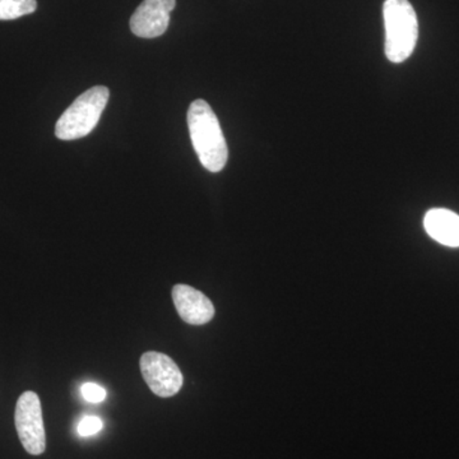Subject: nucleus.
<instances>
[{"mask_svg":"<svg viewBox=\"0 0 459 459\" xmlns=\"http://www.w3.org/2000/svg\"><path fill=\"white\" fill-rule=\"evenodd\" d=\"M186 120L202 166L211 172L221 171L228 164L229 150L212 108L204 100H195L190 104Z\"/></svg>","mask_w":459,"mask_h":459,"instance_id":"nucleus-1","label":"nucleus"},{"mask_svg":"<svg viewBox=\"0 0 459 459\" xmlns=\"http://www.w3.org/2000/svg\"><path fill=\"white\" fill-rule=\"evenodd\" d=\"M385 56L392 63L409 59L419 39V22L409 0H385Z\"/></svg>","mask_w":459,"mask_h":459,"instance_id":"nucleus-2","label":"nucleus"},{"mask_svg":"<svg viewBox=\"0 0 459 459\" xmlns=\"http://www.w3.org/2000/svg\"><path fill=\"white\" fill-rule=\"evenodd\" d=\"M110 91L105 86H95L75 99L56 126V135L62 141H74L86 137L98 126L102 111L107 108Z\"/></svg>","mask_w":459,"mask_h":459,"instance_id":"nucleus-3","label":"nucleus"},{"mask_svg":"<svg viewBox=\"0 0 459 459\" xmlns=\"http://www.w3.org/2000/svg\"><path fill=\"white\" fill-rule=\"evenodd\" d=\"M14 422L18 437L27 453L40 455L47 449L41 402L35 392L27 391L17 401Z\"/></svg>","mask_w":459,"mask_h":459,"instance_id":"nucleus-4","label":"nucleus"},{"mask_svg":"<svg viewBox=\"0 0 459 459\" xmlns=\"http://www.w3.org/2000/svg\"><path fill=\"white\" fill-rule=\"evenodd\" d=\"M140 365L142 376L148 388L159 397H172L183 386V373L175 361L165 353L156 351L143 353Z\"/></svg>","mask_w":459,"mask_h":459,"instance_id":"nucleus-5","label":"nucleus"},{"mask_svg":"<svg viewBox=\"0 0 459 459\" xmlns=\"http://www.w3.org/2000/svg\"><path fill=\"white\" fill-rule=\"evenodd\" d=\"M175 4V0H143L131 18L132 32L142 39L164 35Z\"/></svg>","mask_w":459,"mask_h":459,"instance_id":"nucleus-6","label":"nucleus"},{"mask_svg":"<svg viewBox=\"0 0 459 459\" xmlns=\"http://www.w3.org/2000/svg\"><path fill=\"white\" fill-rule=\"evenodd\" d=\"M171 295L178 314L188 325H204L213 319L216 310L212 301L195 287L179 283L174 286Z\"/></svg>","mask_w":459,"mask_h":459,"instance_id":"nucleus-7","label":"nucleus"},{"mask_svg":"<svg viewBox=\"0 0 459 459\" xmlns=\"http://www.w3.org/2000/svg\"><path fill=\"white\" fill-rule=\"evenodd\" d=\"M425 230L437 243L446 247H459V216L444 208L429 211L424 219Z\"/></svg>","mask_w":459,"mask_h":459,"instance_id":"nucleus-8","label":"nucleus"},{"mask_svg":"<svg viewBox=\"0 0 459 459\" xmlns=\"http://www.w3.org/2000/svg\"><path fill=\"white\" fill-rule=\"evenodd\" d=\"M36 9V0H0V21L17 20L33 13Z\"/></svg>","mask_w":459,"mask_h":459,"instance_id":"nucleus-9","label":"nucleus"},{"mask_svg":"<svg viewBox=\"0 0 459 459\" xmlns=\"http://www.w3.org/2000/svg\"><path fill=\"white\" fill-rule=\"evenodd\" d=\"M101 429V419L96 418V416H87L78 425V433L81 437H91V435L98 434Z\"/></svg>","mask_w":459,"mask_h":459,"instance_id":"nucleus-10","label":"nucleus"},{"mask_svg":"<svg viewBox=\"0 0 459 459\" xmlns=\"http://www.w3.org/2000/svg\"><path fill=\"white\" fill-rule=\"evenodd\" d=\"M82 395L92 403H100L107 398V391L95 383H86L82 385Z\"/></svg>","mask_w":459,"mask_h":459,"instance_id":"nucleus-11","label":"nucleus"}]
</instances>
